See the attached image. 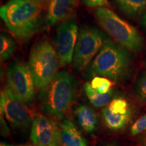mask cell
Returning <instances> with one entry per match:
<instances>
[{
  "instance_id": "obj_1",
  "label": "cell",
  "mask_w": 146,
  "mask_h": 146,
  "mask_svg": "<svg viewBox=\"0 0 146 146\" xmlns=\"http://www.w3.org/2000/svg\"><path fill=\"white\" fill-rule=\"evenodd\" d=\"M128 49L107 39L87 68L89 77L103 76L115 82L128 79L131 73V55Z\"/></svg>"
},
{
  "instance_id": "obj_2",
  "label": "cell",
  "mask_w": 146,
  "mask_h": 146,
  "mask_svg": "<svg viewBox=\"0 0 146 146\" xmlns=\"http://www.w3.org/2000/svg\"><path fill=\"white\" fill-rule=\"evenodd\" d=\"M7 29L21 41H27L39 31L41 25L39 5L29 0H9L0 8Z\"/></svg>"
},
{
  "instance_id": "obj_3",
  "label": "cell",
  "mask_w": 146,
  "mask_h": 146,
  "mask_svg": "<svg viewBox=\"0 0 146 146\" xmlns=\"http://www.w3.org/2000/svg\"><path fill=\"white\" fill-rule=\"evenodd\" d=\"M76 94V78L68 71H60L40 91L41 108L47 114L62 119L75 102Z\"/></svg>"
},
{
  "instance_id": "obj_4",
  "label": "cell",
  "mask_w": 146,
  "mask_h": 146,
  "mask_svg": "<svg viewBox=\"0 0 146 146\" xmlns=\"http://www.w3.org/2000/svg\"><path fill=\"white\" fill-rule=\"evenodd\" d=\"M95 14L102 27L117 43L131 52L143 51L145 41L134 27L108 8H97Z\"/></svg>"
},
{
  "instance_id": "obj_5",
  "label": "cell",
  "mask_w": 146,
  "mask_h": 146,
  "mask_svg": "<svg viewBox=\"0 0 146 146\" xmlns=\"http://www.w3.org/2000/svg\"><path fill=\"white\" fill-rule=\"evenodd\" d=\"M29 68L38 89L44 88L57 74L60 60L56 49L47 40H41L33 47L29 55Z\"/></svg>"
},
{
  "instance_id": "obj_6",
  "label": "cell",
  "mask_w": 146,
  "mask_h": 146,
  "mask_svg": "<svg viewBox=\"0 0 146 146\" xmlns=\"http://www.w3.org/2000/svg\"><path fill=\"white\" fill-rule=\"evenodd\" d=\"M108 38L99 29L83 27L80 31L74 49L72 64L78 71L86 69Z\"/></svg>"
},
{
  "instance_id": "obj_7",
  "label": "cell",
  "mask_w": 146,
  "mask_h": 146,
  "mask_svg": "<svg viewBox=\"0 0 146 146\" xmlns=\"http://www.w3.org/2000/svg\"><path fill=\"white\" fill-rule=\"evenodd\" d=\"M6 87L25 104L32 103L36 87L27 64L18 61L11 64L7 70Z\"/></svg>"
},
{
  "instance_id": "obj_8",
  "label": "cell",
  "mask_w": 146,
  "mask_h": 146,
  "mask_svg": "<svg viewBox=\"0 0 146 146\" xmlns=\"http://www.w3.org/2000/svg\"><path fill=\"white\" fill-rule=\"evenodd\" d=\"M0 108L1 114L13 128L26 131L31 126V115L26 104L18 100L8 87L1 92Z\"/></svg>"
},
{
  "instance_id": "obj_9",
  "label": "cell",
  "mask_w": 146,
  "mask_h": 146,
  "mask_svg": "<svg viewBox=\"0 0 146 146\" xmlns=\"http://www.w3.org/2000/svg\"><path fill=\"white\" fill-rule=\"evenodd\" d=\"M78 35V27L73 18H67L58 25L55 47L62 66H66L72 62Z\"/></svg>"
},
{
  "instance_id": "obj_10",
  "label": "cell",
  "mask_w": 146,
  "mask_h": 146,
  "mask_svg": "<svg viewBox=\"0 0 146 146\" xmlns=\"http://www.w3.org/2000/svg\"><path fill=\"white\" fill-rule=\"evenodd\" d=\"M31 140L33 146H61V131L56 123L39 115L33 119Z\"/></svg>"
},
{
  "instance_id": "obj_11",
  "label": "cell",
  "mask_w": 146,
  "mask_h": 146,
  "mask_svg": "<svg viewBox=\"0 0 146 146\" xmlns=\"http://www.w3.org/2000/svg\"><path fill=\"white\" fill-rule=\"evenodd\" d=\"M76 0H51L46 14L47 26L53 27L67 19L72 12Z\"/></svg>"
},
{
  "instance_id": "obj_12",
  "label": "cell",
  "mask_w": 146,
  "mask_h": 146,
  "mask_svg": "<svg viewBox=\"0 0 146 146\" xmlns=\"http://www.w3.org/2000/svg\"><path fill=\"white\" fill-rule=\"evenodd\" d=\"M74 116L78 125L85 133L93 134L98 128V120L96 113L87 105H79L74 109Z\"/></svg>"
},
{
  "instance_id": "obj_13",
  "label": "cell",
  "mask_w": 146,
  "mask_h": 146,
  "mask_svg": "<svg viewBox=\"0 0 146 146\" xmlns=\"http://www.w3.org/2000/svg\"><path fill=\"white\" fill-rule=\"evenodd\" d=\"M62 146H88L86 139L70 120H64L60 125Z\"/></svg>"
},
{
  "instance_id": "obj_14",
  "label": "cell",
  "mask_w": 146,
  "mask_h": 146,
  "mask_svg": "<svg viewBox=\"0 0 146 146\" xmlns=\"http://www.w3.org/2000/svg\"><path fill=\"white\" fill-rule=\"evenodd\" d=\"M125 15L131 18L140 16L146 11V0H112Z\"/></svg>"
},
{
  "instance_id": "obj_15",
  "label": "cell",
  "mask_w": 146,
  "mask_h": 146,
  "mask_svg": "<svg viewBox=\"0 0 146 146\" xmlns=\"http://www.w3.org/2000/svg\"><path fill=\"white\" fill-rule=\"evenodd\" d=\"M102 115L104 122L108 129L112 131H119L125 128L131 117V113L127 114H115L111 112L107 106L102 109Z\"/></svg>"
},
{
  "instance_id": "obj_16",
  "label": "cell",
  "mask_w": 146,
  "mask_h": 146,
  "mask_svg": "<svg viewBox=\"0 0 146 146\" xmlns=\"http://www.w3.org/2000/svg\"><path fill=\"white\" fill-rule=\"evenodd\" d=\"M84 91L89 102L97 108L104 107L107 106L112 100L114 96V89H112L104 94H101L96 92L91 87L90 83H85L83 86Z\"/></svg>"
},
{
  "instance_id": "obj_17",
  "label": "cell",
  "mask_w": 146,
  "mask_h": 146,
  "mask_svg": "<svg viewBox=\"0 0 146 146\" xmlns=\"http://www.w3.org/2000/svg\"><path fill=\"white\" fill-rule=\"evenodd\" d=\"M16 43L13 39L5 34H1L0 36V58L1 62L10 59L15 52Z\"/></svg>"
},
{
  "instance_id": "obj_18",
  "label": "cell",
  "mask_w": 146,
  "mask_h": 146,
  "mask_svg": "<svg viewBox=\"0 0 146 146\" xmlns=\"http://www.w3.org/2000/svg\"><path fill=\"white\" fill-rule=\"evenodd\" d=\"M111 112L115 114H127L131 113L130 106L125 99L122 98H114L107 106Z\"/></svg>"
},
{
  "instance_id": "obj_19",
  "label": "cell",
  "mask_w": 146,
  "mask_h": 146,
  "mask_svg": "<svg viewBox=\"0 0 146 146\" xmlns=\"http://www.w3.org/2000/svg\"><path fill=\"white\" fill-rule=\"evenodd\" d=\"M90 83L93 89L101 94H106L113 89L110 79L103 76H94Z\"/></svg>"
},
{
  "instance_id": "obj_20",
  "label": "cell",
  "mask_w": 146,
  "mask_h": 146,
  "mask_svg": "<svg viewBox=\"0 0 146 146\" xmlns=\"http://www.w3.org/2000/svg\"><path fill=\"white\" fill-rule=\"evenodd\" d=\"M135 91L139 99L146 102V72L142 73L137 81Z\"/></svg>"
},
{
  "instance_id": "obj_21",
  "label": "cell",
  "mask_w": 146,
  "mask_h": 146,
  "mask_svg": "<svg viewBox=\"0 0 146 146\" xmlns=\"http://www.w3.org/2000/svg\"><path fill=\"white\" fill-rule=\"evenodd\" d=\"M146 131V114L138 118L133 123L130 129L131 135L136 136Z\"/></svg>"
},
{
  "instance_id": "obj_22",
  "label": "cell",
  "mask_w": 146,
  "mask_h": 146,
  "mask_svg": "<svg viewBox=\"0 0 146 146\" xmlns=\"http://www.w3.org/2000/svg\"><path fill=\"white\" fill-rule=\"evenodd\" d=\"M84 4L89 8H107L110 3L108 0H82Z\"/></svg>"
},
{
  "instance_id": "obj_23",
  "label": "cell",
  "mask_w": 146,
  "mask_h": 146,
  "mask_svg": "<svg viewBox=\"0 0 146 146\" xmlns=\"http://www.w3.org/2000/svg\"><path fill=\"white\" fill-rule=\"evenodd\" d=\"M1 135L3 137H8L10 135V129H9L8 123L5 120V117L1 114Z\"/></svg>"
},
{
  "instance_id": "obj_24",
  "label": "cell",
  "mask_w": 146,
  "mask_h": 146,
  "mask_svg": "<svg viewBox=\"0 0 146 146\" xmlns=\"http://www.w3.org/2000/svg\"><path fill=\"white\" fill-rule=\"evenodd\" d=\"M29 1H31V2H33L36 4L38 5H42V4H45L49 1H50L51 0H29Z\"/></svg>"
},
{
  "instance_id": "obj_25",
  "label": "cell",
  "mask_w": 146,
  "mask_h": 146,
  "mask_svg": "<svg viewBox=\"0 0 146 146\" xmlns=\"http://www.w3.org/2000/svg\"><path fill=\"white\" fill-rule=\"evenodd\" d=\"M141 25L144 29H146V11L145 12V13L143 14V16H142V18L141 20Z\"/></svg>"
},
{
  "instance_id": "obj_26",
  "label": "cell",
  "mask_w": 146,
  "mask_h": 146,
  "mask_svg": "<svg viewBox=\"0 0 146 146\" xmlns=\"http://www.w3.org/2000/svg\"><path fill=\"white\" fill-rule=\"evenodd\" d=\"M0 146H13V145H10V144L4 143V142H1V144H0Z\"/></svg>"
},
{
  "instance_id": "obj_27",
  "label": "cell",
  "mask_w": 146,
  "mask_h": 146,
  "mask_svg": "<svg viewBox=\"0 0 146 146\" xmlns=\"http://www.w3.org/2000/svg\"><path fill=\"white\" fill-rule=\"evenodd\" d=\"M143 146H146V135L144 137L143 139Z\"/></svg>"
},
{
  "instance_id": "obj_28",
  "label": "cell",
  "mask_w": 146,
  "mask_h": 146,
  "mask_svg": "<svg viewBox=\"0 0 146 146\" xmlns=\"http://www.w3.org/2000/svg\"><path fill=\"white\" fill-rule=\"evenodd\" d=\"M104 146H118V145H116V144H114V143H108V144H106V145Z\"/></svg>"
},
{
  "instance_id": "obj_29",
  "label": "cell",
  "mask_w": 146,
  "mask_h": 146,
  "mask_svg": "<svg viewBox=\"0 0 146 146\" xmlns=\"http://www.w3.org/2000/svg\"><path fill=\"white\" fill-rule=\"evenodd\" d=\"M18 146H31L30 145H18Z\"/></svg>"
},
{
  "instance_id": "obj_30",
  "label": "cell",
  "mask_w": 146,
  "mask_h": 146,
  "mask_svg": "<svg viewBox=\"0 0 146 146\" xmlns=\"http://www.w3.org/2000/svg\"><path fill=\"white\" fill-rule=\"evenodd\" d=\"M145 67H146V63H145Z\"/></svg>"
}]
</instances>
